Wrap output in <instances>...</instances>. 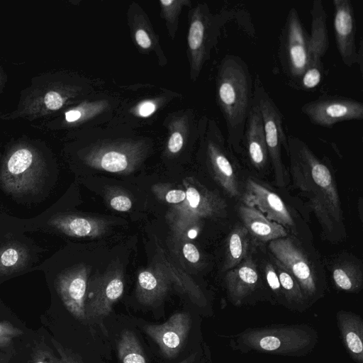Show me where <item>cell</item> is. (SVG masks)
<instances>
[{"label":"cell","instance_id":"3957f363","mask_svg":"<svg viewBox=\"0 0 363 363\" xmlns=\"http://www.w3.org/2000/svg\"><path fill=\"white\" fill-rule=\"evenodd\" d=\"M186 198L172 205L166 213L167 221L179 239L196 236L203 219L222 216L227 204L219 195L206 189L193 178L183 180Z\"/></svg>","mask_w":363,"mask_h":363},{"label":"cell","instance_id":"d590c367","mask_svg":"<svg viewBox=\"0 0 363 363\" xmlns=\"http://www.w3.org/2000/svg\"><path fill=\"white\" fill-rule=\"evenodd\" d=\"M346 342L351 352L355 354H359L362 352V340L354 332H349L346 335Z\"/></svg>","mask_w":363,"mask_h":363},{"label":"cell","instance_id":"f6af8a7d","mask_svg":"<svg viewBox=\"0 0 363 363\" xmlns=\"http://www.w3.org/2000/svg\"><path fill=\"white\" fill-rule=\"evenodd\" d=\"M11 359V357L10 355L1 354L0 355V363H8Z\"/></svg>","mask_w":363,"mask_h":363},{"label":"cell","instance_id":"2e32d148","mask_svg":"<svg viewBox=\"0 0 363 363\" xmlns=\"http://www.w3.org/2000/svg\"><path fill=\"white\" fill-rule=\"evenodd\" d=\"M242 147L252 166L258 170L266 167L269 157L260 110L254 97L245 123L241 150Z\"/></svg>","mask_w":363,"mask_h":363},{"label":"cell","instance_id":"cb8c5ba5","mask_svg":"<svg viewBox=\"0 0 363 363\" xmlns=\"http://www.w3.org/2000/svg\"><path fill=\"white\" fill-rule=\"evenodd\" d=\"M332 277L339 289L347 291L356 290L361 286L362 282L361 267L350 259L335 264L332 269Z\"/></svg>","mask_w":363,"mask_h":363},{"label":"cell","instance_id":"f1b7e54d","mask_svg":"<svg viewBox=\"0 0 363 363\" xmlns=\"http://www.w3.org/2000/svg\"><path fill=\"white\" fill-rule=\"evenodd\" d=\"M30 363H63L43 339L38 341L33 347Z\"/></svg>","mask_w":363,"mask_h":363},{"label":"cell","instance_id":"e575fe53","mask_svg":"<svg viewBox=\"0 0 363 363\" xmlns=\"http://www.w3.org/2000/svg\"><path fill=\"white\" fill-rule=\"evenodd\" d=\"M182 252L185 259L193 264L199 262L201 258L200 252L195 245L186 242L182 247Z\"/></svg>","mask_w":363,"mask_h":363},{"label":"cell","instance_id":"836d02e7","mask_svg":"<svg viewBox=\"0 0 363 363\" xmlns=\"http://www.w3.org/2000/svg\"><path fill=\"white\" fill-rule=\"evenodd\" d=\"M158 197H160L168 203L177 205L184 201L186 191L181 189H171L164 191L162 196Z\"/></svg>","mask_w":363,"mask_h":363},{"label":"cell","instance_id":"d6a6232c","mask_svg":"<svg viewBox=\"0 0 363 363\" xmlns=\"http://www.w3.org/2000/svg\"><path fill=\"white\" fill-rule=\"evenodd\" d=\"M264 272L269 287L274 291H280L281 285L272 261L264 264Z\"/></svg>","mask_w":363,"mask_h":363},{"label":"cell","instance_id":"ac0fdd59","mask_svg":"<svg viewBox=\"0 0 363 363\" xmlns=\"http://www.w3.org/2000/svg\"><path fill=\"white\" fill-rule=\"evenodd\" d=\"M172 281L162 264L157 263L138 274L135 294L138 301L150 306L162 299Z\"/></svg>","mask_w":363,"mask_h":363},{"label":"cell","instance_id":"ba28073f","mask_svg":"<svg viewBox=\"0 0 363 363\" xmlns=\"http://www.w3.org/2000/svg\"><path fill=\"white\" fill-rule=\"evenodd\" d=\"M123 290V269L116 262L111 264L104 272L91 277L84 303L87 323L106 318L113 304L122 296Z\"/></svg>","mask_w":363,"mask_h":363},{"label":"cell","instance_id":"f546056e","mask_svg":"<svg viewBox=\"0 0 363 363\" xmlns=\"http://www.w3.org/2000/svg\"><path fill=\"white\" fill-rule=\"evenodd\" d=\"M23 331L7 320L0 321V348L7 347L13 344V340L21 336Z\"/></svg>","mask_w":363,"mask_h":363},{"label":"cell","instance_id":"9a60e30c","mask_svg":"<svg viewBox=\"0 0 363 363\" xmlns=\"http://www.w3.org/2000/svg\"><path fill=\"white\" fill-rule=\"evenodd\" d=\"M333 29L336 46L343 63L352 67L357 62L356 22L350 0H333Z\"/></svg>","mask_w":363,"mask_h":363},{"label":"cell","instance_id":"30bf717a","mask_svg":"<svg viewBox=\"0 0 363 363\" xmlns=\"http://www.w3.org/2000/svg\"><path fill=\"white\" fill-rule=\"evenodd\" d=\"M272 257L297 281L301 289L308 294L316 291L314 268L303 249L291 238H281L269 242Z\"/></svg>","mask_w":363,"mask_h":363},{"label":"cell","instance_id":"7bdbcfd3","mask_svg":"<svg viewBox=\"0 0 363 363\" xmlns=\"http://www.w3.org/2000/svg\"><path fill=\"white\" fill-rule=\"evenodd\" d=\"M363 57V45H362V40H360L359 47L357 49L356 63L359 65L361 73H362V72H363V70H362L363 57Z\"/></svg>","mask_w":363,"mask_h":363},{"label":"cell","instance_id":"9c48e42d","mask_svg":"<svg viewBox=\"0 0 363 363\" xmlns=\"http://www.w3.org/2000/svg\"><path fill=\"white\" fill-rule=\"evenodd\" d=\"M301 111L311 123L332 128L342 121L362 120L363 104L342 96H321L304 104Z\"/></svg>","mask_w":363,"mask_h":363},{"label":"cell","instance_id":"74e56055","mask_svg":"<svg viewBox=\"0 0 363 363\" xmlns=\"http://www.w3.org/2000/svg\"><path fill=\"white\" fill-rule=\"evenodd\" d=\"M184 140L179 132L173 133L168 142V149L172 153L178 152L183 146Z\"/></svg>","mask_w":363,"mask_h":363},{"label":"cell","instance_id":"e0dca14e","mask_svg":"<svg viewBox=\"0 0 363 363\" xmlns=\"http://www.w3.org/2000/svg\"><path fill=\"white\" fill-rule=\"evenodd\" d=\"M311 15V33L309 34L307 69L323 72L322 58L329 48V38L326 23L327 14L321 0L313 1Z\"/></svg>","mask_w":363,"mask_h":363},{"label":"cell","instance_id":"b9f144b4","mask_svg":"<svg viewBox=\"0 0 363 363\" xmlns=\"http://www.w3.org/2000/svg\"><path fill=\"white\" fill-rule=\"evenodd\" d=\"M8 81V77L4 68L0 65V94L3 92Z\"/></svg>","mask_w":363,"mask_h":363},{"label":"cell","instance_id":"f35d334b","mask_svg":"<svg viewBox=\"0 0 363 363\" xmlns=\"http://www.w3.org/2000/svg\"><path fill=\"white\" fill-rule=\"evenodd\" d=\"M137 43L143 48H149L151 45V40L147 33L143 29H138L135 33Z\"/></svg>","mask_w":363,"mask_h":363},{"label":"cell","instance_id":"7a4b0ae2","mask_svg":"<svg viewBox=\"0 0 363 363\" xmlns=\"http://www.w3.org/2000/svg\"><path fill=\"white\" fill-rule=\"evenodd\" d=\"M217 99L225 121L229 147L240 152L253 101V81L248 65L240 56L230 54L223 59L218 72Z\"/></svg>","mask_w":363,"mask_h":363},{"label":"cell","instance_id":"7c38bea8","mask_svg":"<svg viewBox=\"0 0 363 363\" xmlns=\"http://www.w3.org/2000/svg\"><path fill=\"white\" fill-rule=\"evenodd\" d=\"M191 326V315L187 312H177L162 324L145 325L143 330L157 343L164 357L172 359L184 347Z\"/></svg>","mask_w":363,"mask_h":363},{"label":"cell","instance_id":"60d3db41","mask_svg":"<svg viewBox=\"0 0 363 363\" xmlns=\"http://www.w3.org/2000/svg\"><path fill=\"white\" fill-rule=\"evenodd\" d=\"M156 109V106L151 101H145L140 104L138 112L139 115L143 117L150 116Z\"/></svg>","mask_w":363,"mask_h":363},{"label":"cell","instance_id":"d6986e66","mask_svg":"<svg viewBox=\"0 0 363 363\" xmlns=\"http://www.w3.org/2000/svg\"><path fill=\"white\" fill-rule=\"evenodd\" d=\"M48 224L60 232L72 237L97 238L108 230L107 220L77 215H60L50 219Z\"/></svg>","mask_w":363,"mask_h":363},{"label":"cell","instance_id":"52a82bcc","mask_svg":"<svg viewBox=\"0 0 363 363\" xmlns=\"http://www.w3.org/2000/svg\"><path fill=\"white\" fill-rule=\"evenodd\" d=\"M308 46L309 34L297 10L291 8L281 29L279 59L284 72L295 87L308 65Z\"/></svg>","mask_w":363,"mask_h":363},{"label":"cell","instance_id":"4316f807","mask_svg":"<svg viewBox=\"0 0 363 363\" xmlns=\"http://www.w3.org/2000/svg\"><path fill=\"white\" fill-rule=\"evenodd\" d=\"M206 26L201 18H195L189 28L188 43L191 50L196 55H199L201 60L203 58V42Z\"/></svg>","mask_w":363,"mask_h":363},{"label":"cell","instance_id":"44dd1931","mask_svg":"<svg viewBox=\"0 0 363 363\" xmlns=\"http://www.w3.org/2000/svg\"><path fill=\"white\" fill-rule=\"evenodd\" d=\"M228 287L233 296L241 297L252 290L258 281L256 264L251 257H246L240 264L226 274Z\"/></svg>","mask_w":363,"mask_h":363},{"label":"cell","instance_id":"603a6c76","mask_svg":"<svg viewBox=\"0 0 363 363\" xmlns=\"http://www.w3.org/2000/svg\"><path fill=\"white\" fill-rule=\"evenodd\" d=\"M88 163L95 168L112 173H129L135 167V160L129 155L114 150L92 156Z\"/></svg>","mask_w":363,"mask_h":363},{"label":"cell","instance_id":"d4e9b609","mask_svg":"<svg viewBox=\"0 0 363 363\" xmlns=\"http://www.w3.org/2000/svg\"><path fill=\"white\" fill-rule=\"evenodd\" d=\"M117 352L121 363H147L142 345L131 330H124L117 344Z\"/></svg>","mask_w":363,"mask_h":363},{"label":"cell","instance_id":"8d00e7d4","mask_svg":"<svg viewBox=\"0 0 363 363\" xmlns=\"http://www.w3.org/2000/svg\"><path fill=\"white\" fill-rule=\"evenodd\" d=\"M259 345L264 350L274 351L280 347L281 342L277 337L266 336L260 340Z\"/></svg>","mask_w":363,"mask_h":363},{"label":"cell","instance_id":"8992f818","mask_svg":"<svg viewBox=\"0 0 363 363\" xmlns=\"http://www.w3.org/2000/svg\"><path fill=\"white\" fill-rule=\"evenodd\" d=\"M253 97L257 101L263 122L264 137L269 160L274 172L278 186L285 184L284 167L281 160V147L288 152L287 137L284 128L281 112L266 91L258 74L253 84Z\"/></svg>","mask_w":363,"mask_h":363},{"label":"cell","instance_id":"ffe728a7","mask_svg":"<svg viewBox=\"0 0 363 363\" xmlns=\"http://www.w3.org/2000/svg\"><path fill=\"white\" fill-rule=\"evenodd\" d=\"M238 214L247 232L261 242H267L287 235L284 226L268 220L255 208L241 205Z\"/></svg>","mask_w":363,"mask_h":363},{"label":"cell","instance_id":"ee69618b","mask_svg":"<svg viewBox=\"0 0 363 363\" xmlns=\"http://www.w3.org/2000/svg\"><path fill=\"white\" fill-rule=\"evenodd\" d=\"M194 359L195 354H193L178 363H194Z\"/></svg>","mask_w":363,"mask_h":363},{"label":"cell","instance_id":"277c9868","mask_svg":"<svg viewBox=\"0 0 363 363\" xmlns=\"http://www.w3.org/2000/svg\"><path fill=\"white\" fill-rule=\"evenodd\" d=\"M70 96L71 89L58 74L43 73L33 77L30 84L21 90L15 109L0 117L5 121L46 117L61 109Z\"/></svg>","mask_w":363,"mask_h":363},{"label":"cell","instance_id":"1f68e13d","mask_svg":"<svg viewBox=\"0 0 363 363\" xmlns=\"http://www.w3.org/2000/svg\"><path fill=\"white\" fill-rule=\"evenodd\" d=\"M108 203L111 208L121 212L128 211L133 205L130 197L123 194L113 195Z\"/></svg>","mask_w":363,"mask_h":363},{"label":"cell","instance_id":"ab89813d","mask_svg":"<svg viewBox=\"0 0 363 363\" xmlns=\"http://www.w3.org/2000/svg\"><path fill=\"white\" fill-rule=\"evenodd\" d=\"M82 116V113L79 109H69L64 113V121L67 123H73L79 121Z\"/></svg>","mask_w":363,"mask_h":363},{"label":"cell","instance_id":"484cf974","mask_svg":"<svg viewBox=\"0 0 363 363\" xmlns=\"http://www.w3.org/2000/svg\"><path fill=\"white\" fill-rule=\"evenodd\" d=\"M28 259L27 250L18 244L0 249V274H8L23 267Z\"/></svg>","mask_w":363,"mask_h":363},{"label":"cell","instance_id":"5bb4252c","mask_svg":"<svg viewBox=\"0 0 363 363\" xmlns=\"http://www.w3.org/2000/svg\"><path fill=\"white\" fill-rule=\"evenodd\" d=\"M242 201L244 205L256 208L268 220L285 228L295 226L291 213L279 196L251 178L246 182Z\"/></svg>","mask_w":363,"mask_h":363},{"label":"cell","instance_id":"7402d4cb","mask_svg":"<svg viewBox=\"0 0 363 363\" xmlns=\"http://www.w3.org/2000/svg\"><path fill=\"white\" fill-rule=\"evenodd\" d=\"M248 234L242 225H237L230 232L226 240L225 260L223 269L229 271L240 264L248 250Z\"/></svg>","mask_w":363,"mask_h":363},{"label":"cell","instance_id":"6da1fadb","mask_svg":"<svg viewBox=\"0 0 363 363\" xmlns=\"http://www.w3.org/2000/svg\"><path fill=\"white\" fill-rule=\"evenodd\" d=\"M287 143L294 186L308 199L325 238L340 241L346 230L337 185L330 169L299 138L290 135Z\"/></svg>","mask_w":363,"mask_h":363},{"label":"cell","instance_id":"4dcf8cb0","mask_svg":"<svg viewBox=\"0 0 363 363\" xmlns=\"http://www.w3.org/2000/svg\"><path fill=\"white\" fill-rule=\"evenodd\" d=\"M51 342L63 363H86L77 353L65 347L55 338H51Z\"/></svg>","mask_w":363,"mask_h":363},{"label":"cell","instance_id":"83f0119b","mask_svg":"<svg viewBox=\"0 0 363 363\" xmlns=\"http://www.w3.org/2000/svg\"><path fill=\"white\" fill-rule=\"evenodd\" d=\"M272 261L277 274L281 288L290 296L300 298L301 288L295 278L272 257Z\"/></svg>","mask_w":363,"mask_h":363},{"label":"cell","instance_id":"5b68a950","mask_svg":"<svg viewBox=\"0 0 363 363\" xmlns=\"http://www.w3.org/2000/svg\"><path fill=\"white\" fill-rule=\"evenodd\" d=\"M46 164L41 152L28 143H18L9 149L0 169L2 187L12 194L35 190L45 172Z\"/></svg>","mask_w":363,"mask_h":363},{"label":"cell","instance_id":"8fae6325","mask_svg":"<svg viewBox=\"0 0 363 363\" xmlns=\"http://www.w3.org/2000/svg\"><path fill=\"white\" fill-rule=\"evenodd\" d=\"M89 271L87 265L79 264L59 274L55 282L56 291L66 309L84 324L87 323L84 303Z\"/></svg>","mask_w":363,"mask_h":363},{"label":"cell","instance_id":"4fadbf2b","mask_svg":"<svg viewBox=\"0 0 363 363\" xmlns=\"http://www.w3.org/2000/svg\"><path fill=\"white\" fill-rule=\"evenodd\" d=\"M211 138L206 145V153L213 175L230 197L240 196L239 184L234 167L225 147L224 138L214 123L211 126Z\"/></svg>","mask_w":363,"mask_h":363}]
</instances>
